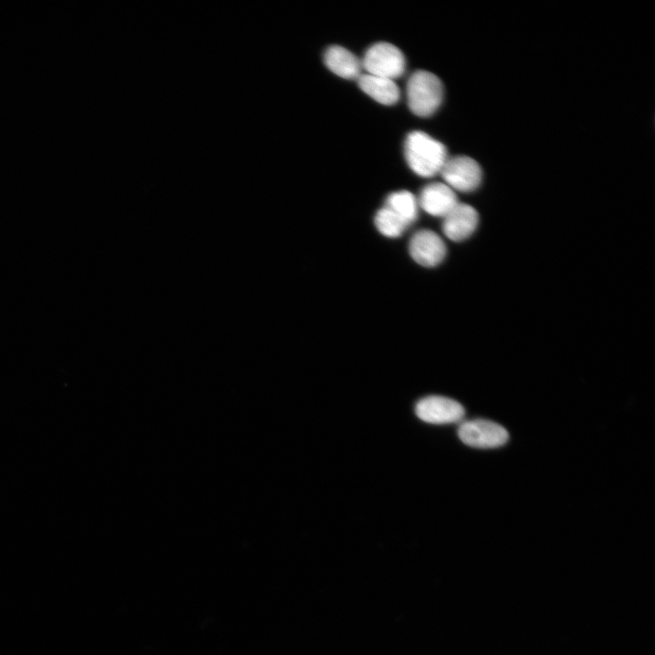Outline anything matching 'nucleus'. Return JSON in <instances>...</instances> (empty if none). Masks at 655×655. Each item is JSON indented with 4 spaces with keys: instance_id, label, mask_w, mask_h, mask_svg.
I'll return each instance as SVG.
<instances>
[{
    "instance_id": "nucleus-8",
    "label": "nucleus",
    "mask_w": 655,
    "mask_h": 655,
    "mask_svg": "<svg viewBox=\"0 0 655 655\" xmlns=\"http://www.w3.org/2000/svg\"><path fill=\"white\" fill-rule=\"evenodd\" d=\"M479 224L476 209L464 203L457 206L448 213L442 221L444 235L452 241H462L470 237Z\"/></svg>"
},
{
    "instance_id": "nucleus-11",
    "label": "nucleus",
    "mask_w": 655,
    "mask_h": 655,
    "mask_svg": "<svg viewBox=\"0 0 655 655\" xmlns=\"http://www.w3.org/2000/svg\"><path fill=\"white\" fill-rule=\"evenodd\" d=\"M359 87L368 96L383 105H393L399 98V89L394 80L370 74L358 77Z\"/></svg>"
},
{
    "instance_id": "nucleus-3",
    "label": "nucleus",
    "mask_w": 655,
    "mask_h": 655,
    "mask_svg": "<svg viewBox=\"0 0 655 655\" xmlns=\"http://www.w3.org/2000/svg\"><path fill=\"white\" fill-rule=\"evenodd\" d=\"M361 66L367 74L394 80L403 75L406 60L401 50L396 45L378 42L366 51Z\"/></svg>"
},
{
    "instance_id": "nucleus-1",
    "label": "nucleus",
    "mask_w": 655,
    "mask_h": 655,
    "mask_svg": "<svg viewBox=\"0 0 655 655\" xmlns=\"http://www.w3.org/2000/svg\"><path fill=\"white\" fill-rule=\"evenodd\" d=\"M404 152L409 167L423 177L439 173L448 157L445 146L422 131L408 135Z\"/></svg>"
},
{
    "instance_id": "nucleus-4",
    "label": "nucleus",
    "mask_w": 655,
    "mask_h": 655,
    "mask_svg": "<svg viewBox=\"0 0 655 655\" xmlns=\"http://www.w3.org/2000/svg\"><path fill=\"white\" fill-rule=\"evenodd\" d=\"M439 174L452 190L464 193L477 189L482 179L480 166L467 156L448 157Z\"/></svg>"
},
{
    "instance_id": "nucleus-12",
    "label": "nucleus",
    "mask_w": 655,
    "mask_h": 655,
    "mask_svg": "<svg viewBox=\"0 0 655 655\" xmlns=\"http://www.w3.org/2000/svg\"><path fill=\"white\" fill-rule=\"evenodd\" d=\"M386 207L411 225L418 217V200L412 193L401 190L391 193L386 199Z\"/></svg>"
},
{
    "instance_id": "nucleus-7",
    "label": "nucleus",
    "mask_w": 655,
    "mask_h": 655,
    "mask_svg": "<svg viewBox=\"0 0 655 655\" xmlns=\"http://www.w3.org/2000/svg\"><path fill=\"white\" fill-rule=\"evenodd\" d=\"M408 250L411 257L426 267L438 266L447 253L443 239L428 229L418 230L411 237Z\"/></svg>"
},
{
    "instance_id": "nucleus-13",
    "label": "nucleus",
    "mask_w": 655,
    "mask_h": 655,
    "mask_svg": "<svg viewBox=\"0 0 655 655\" xmlns=\"http://www.w3.org/2000/svg\"><path fill=\"white\" fill-rule=\"evenodd\" d=\"M378 230L388 237H398L408 228L409 224L393 210L384 206L374 218Z\"/></svg>"
},
{
    "instance_id": "nucleus-6",
    "label": "nucleus",
    "mask_w": 655,
    "mask_h": 655,
    "mask_svg": "<svg viewBox=\"0 0 655 655\" xmlns=\"http://www.w3.org/2000/svg\"><path fill=\"white\" fill-rule=\"evenodd\" d=\"M415 412L418 418L431 424L456 423L465 416V409L460 403L443 396H428L419 399Z\"/></svg>"
},
{
    "instance_id": "nucleus-9",
    "label": "nucleus",
    "mask_w": 655,
    "mask_h": 655,
    "mask_svg": "<svg viewBox=\"0 0 655 655\" xmlns=\"http://www.w3.org/2000/svg\"><path fill=\"white\" fill-rule=\"evenodd\" d=\"M457 196L444 182H433L424 186L418 200V206L433 217H444L458 204Z\"/></svg>"
},
{
    "instance_id": "nucleus-5",
    "label": "nucleus",
    "mask_w": 655,
    "mask_h": 655,
    "mask_svg": "<svg viewBox=\"0 0 655 655\" xmlns=\"http://www.w3.org/2000/svg\"><path fill=\"white\" fill-rule=\"evenodd\" d=\"M458 435L468 446L478 448H494L509 440V433L499 424L487 419H472L460 423Z\"/></svg>"
},
{
    "instance_id": "nucleus-2",
    "label": "nucleus",
    "mask_w": 655,
    "mask_h": 655,
    "mask_svg": "<svg viewBox=\"0 0 655 655\" xmlns=\"http://www.w3.org/2000/svg\"><path fill=\"white\" fill-rule=\"evenodd\" d=\"M407 98L409 109L418 116H429L443 99V85L431 72L417 70L408 78Z\"/></svg>"
},
{
    "instance_id": "nucleus-10",
    "label": "nucleus",
    "mask_w": 655,
    "mask_h": 655,
    "mask_svg": "<svg viewBox=\"0 0 655 655\" xmlns=\"http://www.w3.org/2000/svg\"><path fill=\"white\" fill-rule=\"evenodd\" d=\"M324 62L334 74L355 79L361 75V61L350 51L340 45H331L324 53Z\"/></svg>"
}]
</instances>
